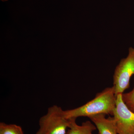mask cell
<instances>
[{
  "label": "cell",
  "instance_id": "52a82bcc",
  "mask_svg": "<svg viewBox=\"0 0 134 134\" xmlns=\"http://www.w3.org/2000/svg\"><path fill=\"white\" fill-rule=\"evenodd\" d=\"M0 134H24L21 127L15 124L0 123Z\"/></svg>",
  "mask_w": 134,
  "mask_h": 134
},
{
  "label": "cell",
  "instance_id": "5b68a950",
  "mask_svg": "<svg viewBox=\"0 0 134 134\" xmlns=\"http://www.w3.org/2000/svg\"><path fill=\"white\" fill-rule=\"evenodd\" d=\"M106 114H101L93 115L90 119L98 130L99 134H117L116 122L114 117H105Z\"/></svg>",
  "mask_w": 134,
  "mask_h": 134
},
{
  "label": "cell",
  "instance_id": "7a4b0ae2",
  "mask_svg": "<svg viewBox=\"0 0 134 134\" xmlns=\"http://www.w3.org/2000/svg\"><path fill=\"white\" fill-rule=\"evenodd\" d=\"M61 107L54 105L48 109L46 114L39 121V128L36 134H66L69 119L64 116Z\"/></svg>",
  "mask_w": 134,
  "mask_h": 134
},
{
  "label": "cell",
  "instance_id": "8992f818",
  "mask_svg": "<svg viewBox=\"0 0 134 134\" xmlns=\"http://www.w3.org/2000/svg\"><path fill=\"white\" fill-rule=\"evenodd\" d=\"M69 128L66 134H93L97 129L96 126L90 121L83 122L81 125H77L75 118L69 119Z\"/></svg>",
  "mask_w": 134,
  "mask_h": 134
},
{
  "label": "cell",
  "instance_id": "ba28073f",
  "mask_svg": "<svg viewBox=\"0 0 134 134\" xmlns=\"http://www.w3.org/2000/svg\"><path fill=\"white\" fill-rule=\"evenodd\" d=\"M122 98L127 106L134 113V87L131 91L122 93Z\"/></svg>",
  "mask_w": 134,
  "mask_h": 134
},
{
  "label": "cell",
  "instance_id": "3957f363",
  "mask_svg": "<svg viewBox=\"0 0 134 134\" xmlns=\"http://www.w3.org/2000/svg\"><path fill=\"white\" fill-rule=\"evenodd\" d=\"M129 50L127 58L122 59L115 68L113 86L116 97L129 88L130 79L134 75V48L130 47Z\"/></svg>",
  "mask_w": 134,
  "mask_h": 134
},
{
  "label": "cell",
  "instance_id": "277c9868",
  "mask_svg": "<svg viewBox=\"0 0 134 134\" xmlns=\"http://www.w3.org/2000/svg\"><path fill=\"white\" fill-rule=\"evenodd\" d=\"M113 116L118 134H134V113L124 103L122 94H118L116 97Z\"/></svg>",
  "mask_w": 134,
  "mask_h": 134
},
{
  "label": "cell",
  "instance_id": "6da1fadb",
  "mask_svg": "<svg viewBox=\"0 0 134 134\" xmlns=\"http://www.w3.org/2000/svg\"><path fill=\"white\" fill-rule=\"evenodd\" d=\"M116 100L114 87H108L97 93L95 98L84 105L72 110H64L63 114L67 119L81 117L90 118L101 114L113 115Z\"/></svg>",
  "mask_w": 134,
  "mask_h": 134
}]
</instances>
